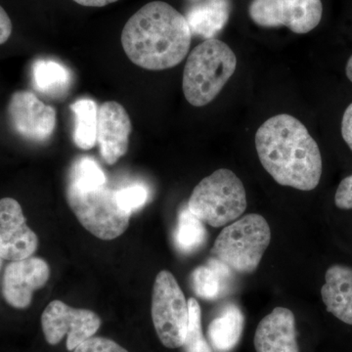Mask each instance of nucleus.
<instances>
[{"label": "nucleus", "instance_id": "f257e3e1", "mask_svg": "<svg viewBox=\"0 0 352 352\" xmlns=\"http://www.w3.org/2000/svg\"><path fill=\"white\" fill-rule=\"evenodd\" d=\"M258 159L273 179L282 186L311 191L322 175L318 144L307 127L287 113L266 120L256 133Z\"/></svg>", "mask_w": 352, "mask_h": 352}, {"label": "nucleus", "instance_id": "f03ea898", "mask_svg": "<svg viewBox=\"0 0 352 352\" xmlns=\"http://www.w3.org/2000/svg\"><path fill=\"white\" fill-rule=\"evenodd\" d=\"M191 41L185 16L164 1L141 7L122 32L126 56L136 66L149 71H163L182 63Z\"/></svg>", "mask_w": 352, "mask_h": 352}, {"label": "nucleus", "instance_id": "7ed1b4c3", "mask_svg": "<svg viewBox=\"0 0 352 352\" xmlns=\"http://www.w3.org/2000/svg\"><path fill=\"white\" fill-rule=\"evenodd\" d=\"M237 67L235 53L223 41L206 39L187 58L183 72L185 98L194 107L214 101Z\"/></svg>", "mask_w": 352, "mask_h": 352}, {"label": "nucleus", "instance_id": "20e7f679", "mask_svg": "<svg viewBox=\"0 0 352 352\" xmlns=\"http://www.w3.org/2000/svg\"><path fill=\"white\" fill-rule=\"evenodd\" d=\"M271 241V230L263 215L250 214L228 224L214 241L212 258L239 274L258 267Z\"/></svg>", "mask_w": 352, "mask_h": 352}, {"label": "nucleus", "instance_id": "39448f33", "mask_svg": "<svg viewBox=\"0 0 352 352\" xmlns=\"http://www.w3.org/2000/svg\"><path fill=\"white\" fill-rule=\"evenodd\" d=\"M244 184L232 170L220 168L199 182L187 204L208 226L222 227L240 219L247 208Z\"/></svg>", "mask_w": 352, "mask_h": 352}, {"label": "nucleus", "instance_id": "423d86ee", "mask_svg": "<svg viewBox=\"0 0 352 352\" xmlns=\"http://www.w3.org/2000/svg\"><path fill=\"white\" fill-rule=\"evenodd\" d=\"M67 200L78 221L99 239H116L129 226L131 214L120 207L116 190L111 189L107 183L82 186L69 182Z\"/></svg>", "mask_w": 352, "mask_h": 352}, {"label": "nucleus", "instance_id": "0eeeda50", "mask_svg": "<svg viewBox=\"0 0 352 352\" xmlns=\"http://www.w3.org/2000/svg\"><path fill=\"white\" fill-rule=\"evenodd\" d=\"M152 319L157 337L164 346L182 347L188 330V302L170 271H161L155 280Z\"/></svg>", "mask_w": 352, "mask_h": 352}, {"label": "nucleus", "instance_id": "6e6552de", "mask_svg": "<svg viewBox=\"0 0 352 352\" xmlns=\"http://www.w3.org/2000/svg\"><path fill=\"white\" fill-rule=\"evenodd\" d=\"M321 0H252L249 15L254 24L263 28H288L295 34H305L321 22Z\"/></svg>", "mask_w": 352, "mask_h": 352}, {"label": "nucleus", "instance_id": "1a4fd4ad", "mask_svg": "<svg viewBox=\"0 0 352 352\" xmlns=\"http://www.w3.org/2000/svg\"><path fill=\"white\" fill-rule=\"evenodd\" d=\"M101 326V319L91 310L69 307L61 300H53L41 315V327L46 342L59 344L67 335V349L75 351L83 342L94 337Z\"/></svg>", "mask_w": 352, "mask_h": 352}, {"label": "nucleus", "instance_id": "9d476101", "mask_svg": "<svg viewBox=\"0 0 352 352\" xmlns=\"http://www.w3.org/2000/svg\"><path fill=\"white\" fill-rule=\"evenodd\" d=\"M8 119L14 131L25 139L43 142L56 127V112L28 90L14 92L9 101Z\"/></svg>", "mask_w": 352, "mask_h": 352}, {"label": "nucleus", "instance_id": "9b49d317", "mask_svg": "<svg viewBox=\"0 0 352 352\" xmlns=\"http://www.w3.org/2000/svg\"><path fill=\"white\" fill-rule=\"evenodd\" d=\"M50 277V265L43 258L31 256L11 261L2 280L4 300L10 307L25 309L31 305L34 292L45 286Z\"/></svg>", "mask_w": 352, "mask_h": 352}, {"label": "nucleus", "instance_id": "f8f14e48", "mask_svg": "<svg viewBox=\"0 0 352 352\" xmlns=\"http://www.w3.org/2000/svg\"><path fill=\"white\" fill-rule=\"evenodd\" d=\"M38 238L28 226L15 199L0 200V258L16 261L29 258L38 250Z\"/></svg>", "mask_w": 352, "mask_h": 352}, {"label": "nucleus", "instance_id": "ddd939ff", "mask_svg": "<svg viewBox=\"0 0 352 352\" xmlns=\"http://www.w3.org/2000/svg\"><path fill=\"white\" fill-rule=\"evenodd\" d=\"M131 118L124 106L107 101L98 108L97 144L106 164L117 163L129 151Z\"/></svg>", "mask_w": 352, "mask_h": 352}, {"label": "nucleus", "instance_id": "4468645a", "mask_svg": "<svg viewBox=\"0 0 352 352\" xmlns=\"http://www.w3.org/2000/svg\"><path fill=\"white\" fill-rule=\"evenodd\" d=\"M256 352H300L293 311L276 307L259 322L254 340Z\"/></svg>", "mask_w": 352, "mask_h": 352}, {"label": "nucleus", "instance_id": "2eb2a0df", "mask_svg": "<svg viewBox=\"0 0 352 352\" xmlns=\"http://www.w3.org/2000/svg\"><path fill=\"white\" fill-rule=\"evenodd\" d=\"M321 296L328 312L344 323L352 325V268L331 266L326 272Z\"/></svg>", "mask_w": 352, "mask_h": 352}, {"label": "nucleus", "instance_id": "dca6fc26", "mask_svg": "<svg viewBox=\"0 0 352 352\" xmlns=\"http://www.w3.org/2000/svg\"><path fill=\"white\" fill-rule=\"evenodd\" d=\"M230 12V0H201L190 7L185 18L192 36L210 39L226 27Z\"/></svg>", "mask_w": 352, "mask_h": 352}, {"label": "nucleus", "instance_id": "f3484780", "mask_svg": "<svg viewBox=\"0 0 352 352\" xmlns=\"http://www.w3.org/2000/svg\"><path fill=\"white\" fill-rule=\"evenodd\" d=\"M244 322V315L237 305H226L208 327V342L214 351H233L242 337Z\"/></svg>", "mask_w": 352, "mask_h": 352}, {"label": "nucleus", "instance_id": "a211bd4d", "mask_svg": "<svg viewBox=\"0 0 352 352\" xmlns=\"http://www.w3.org/2000/svg\"><path fill=\"white\" fill-rule=\"evenodd\" d=\"M32 80L38 91L61 96L71 85V73L64 65L53 60H38L32 66Z\"/></svg>", "mask_w": 352, "mask_h": 352}, {"label": "nucleus", "instance_id": "6ab92c4d", "mask_svg": "<svg viewBox=\"0 0 352 352\" xmlns=\"http://www.w3.org/2000/svg\"><path fill=\"white\" fill-rule=\"evenodd\" d=\"M230 272L223 263L210 259L207 265L200 266L192 274L194 291L201 298L215 300L226 288Z\"/></svg>", "mask_w": 352, "mask_h": 352}, {"label": "nucleus", "instance_id": "aec40b11", "mask_svg": "<svg viewBox=\"0 0 352 352\" xmlns=\"http://www.w3.org/2000/svg\"><path fill=\"white\" fill-rule=\"evenodd\" d=\"M71 111L75 115L74 141L80 149L90 150L97 143L98 107L94 100L82 98L72 104Z\"/></svg>", "mask_w": 352, "mask_h": 352}, {"label": "nucleus", "instance_id": "412c9836", "mask_svg": "<svg viewBox=\"0 0 352 352\" xmlns=\"http://www.w3.org/2000/svg\"><path fill=\"white\" fill-rule=\"evenodd\" d=\"M207 238L204 222L184 208L178 215V223L175 233L176 247L180 252L190 254L200 249Z\"/></svg>", "mask_w": 352, "mask_h": 352}, {"label": "nucleus", "instance_id": "4be33fe9", "mask_svg": "<svg viewBox=\"0 0 352 352\" xmlns=\"http://www.w3.org/2000/svg\"><path fill=\"white\" fill-rule=\"evenodd\" d=\"M189 324L183 349L184 352H214L201 331V307L195 298H190Z\"/></svg>", "mask_w": 352, "mask_h": 352}, {"label": "nucleus", "instance_id": "5701e85b", "mask_svg": "<svg viewBox=\"0 0 352 352\" xmlns=\"http://www.w3.org/2000/svg\"><path fill=\"white\" fill-rule=\"evenodd\" d=\"M69 182L82 186H99L107 183L100 166L89 157L78 159L72 166Z\"/></svg>", "mask_w": 352, "mask_h": 352}, {"label": "nucleus", "instance_id": "b1692460", "mask_svg": "<svg viewBox=\"0 0 352 352\" xmlns=\"http://www.w3.org/2000/svg\"><path fill=\"white\" fill-rule=\"evenodd\" d=\"M116 197L120 207L131 214L147 203L149 191L144 185L134 184L116 190Z\"/></svg>", "mask_w": 352, "mask_h": 352}, {"label": "nucleus", "instance_id": "393cba45", "mask_svg": "<svg viewBox=\"0 0 352 352\" xmlns=\"http://www.w3.org/2000/svg\"><path fill=\"white\" fill-rule=\"evenodd\" d=\"M74 352H129L119 344L102 337H91L80 344Z\"/></svg>", "mask_w": 352, "mask_h": 352}, {"label": "nucleus", "instance_id": "a878e982", "mask_svg": "<svg viewBox=\"0 0 352 352\" xmlns=\"http://www.w3.org/2000/svg\"><path fill=\"white\" fill-rule=\"evenodd\" d=\"M335 204L340 210H352V175L340 183L336 192Z\"/></svg>", "mask_w": 352, "mask_h": 352}, {"label": "nucleus", "instance_id": "bb28decb", "mask_svg": "<svg viewBox=\"0 0 352 352\" xmlns=\"http://www.w3.org/2000/svg\"><path fill=\"white\" fill-rule=\"evenodd\" d=\"M342 135L352 151V103L346 109L342 116Z\"/></svg>", "mask_w": 352, "mask_h": 352}, {"label": "nucleus", "instance_id": "cd10ccee", "mask_svg": "<svg viewBox=\"0 0 352 352\" xmlns=\"http://www.w3.org/2000/svg\"><path fill=\"white\" fill-rule=\"evenodd\" d=\"M12 30L13 25L10 17L4 10L3 7L0 6V45L6 43L10 38Z\"/></svg>", "mask_w": 352, "mask_h": 352}, {"label": "nucleus", "instance_id": "c85d7f7f", "mask_svg": "<svg viewBox=\"0 0 352 352\" xmlns=\"http://www.w3.org/2000/svg\"><path fill=\"white\" fill-rule=\"evenodd\" d=\"M73 1L82 6L103 7L112 4L113 2L119 1V0H73Z\"/></svg>", "mask_w": 352, "mask_h": 352}, {"label": "nucleus", "instance_id": "c756f323", "mask_svg": "<svg viewBox=\"0 0 352 352\" xmlns=\"http://www.w3.org/2000/svg\"><path fill=\"white\" fill-rule=\"evenodd\" d=\"M346 74L349 80L352 82V55L347 61L346 66Z\"/></svg>", "mask_w": 352, "mask_h": 352}, {"label": "nucleus", "instance_id": "7c9ffc66", "mask_svg": "<svg viewBox=\"0 0 352 352\" xmlns=\"http://www.w3.org/2000/svg\"><path fill=\"white\" fill-rule=\"evenodd\" d=\"M1 265H2V258H0V268H1Z\"/></svg>", "mask_w": 352, "mask_h": 352}, {"label": "nucleus", "instance_id": "2f4dec72", "mask_svg": "<svg viewBox=\"0 0 352 352\" xmlns=\"http://www.w3.org/2000/svg\"><path fill=\"white\" fill-rule=\"evenodd\" d=\"M198 1H201V0H198Z\"/></svg>", "mask_w": 352, "mask_h": 352}]
</instances>
